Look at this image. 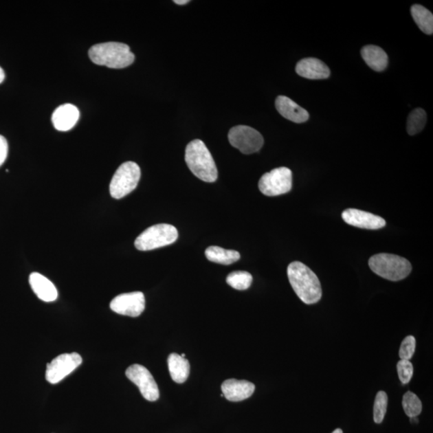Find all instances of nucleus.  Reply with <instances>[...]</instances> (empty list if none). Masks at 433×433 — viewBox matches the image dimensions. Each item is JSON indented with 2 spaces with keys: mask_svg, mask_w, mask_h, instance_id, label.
Returning a JSON list of instances; mask_svg holds the SVG:
<instances>
[{
  "mask_svg": "<svg viewBox=\"0 0 433 433\" xmlns=\"http://www.w3.org/2000/svg\"><path fill=\"white\" fill-rule=\"evenodd\" d=\"M287 276L293 290L306 304H314L321 300L319 278L305 264L297 261L291 263L287 267Z\"/></svg>",
  "mask_w": 433,
  "mask_h": 433,
  "instance_id": "1",
  "label": "nucleus"
},
{
  "mask_svg": "<svg viewBox=\"0 0 433 433\" xmlns=\"http://www.w3.org/2000/svg\"><path fill=\"white\" fill-rule=\"evenodd\" d=\"M185 160L190 171L201 181L212 183L218 179V168L214 158L201 140H194L188 144Z\"/></svg>",
  "mask_w": 433,
  "mask_h": 433,
  "instance_id": "2",
  "label": "nucleus"
},
{
  "mask_svg": "<svg viewBox=\"0 0 433 433\" xmlns=\"http://www.w3.org/2000/svg\"><path fill=\"white\" fill-rule=\"evenodd\" d=\"M89 55L94 64L115 69H124L131 65L135 60L130 47L118 42L98 43L90 48Z\"/></svg>",
  "mask_w": 433,
  "mask_h": 433,
  "instance_id": "3",
  "label": "nucleus"
},
{
  "mask_svg": "<svg viewBox=\"0 0 433 433\" xmlns=\"http://www.w3.org/2000/svg\"><path fill=\"white\" fill-rule=\"evenodd\" d=\"M370 269L388 280L397 282L407 278L412 271V265L406 258L391 254H377L369 259Z\"/></svg>",
  "mask_w": 433,
  "mask_h": 433,
  "instance_id": "4",
  "label": "nucleus"
},
{
  "mask_svg": "<svg viewBox=\"0 0 433 433\" xmlns=\"http://www.w3.org/2000/svg\"><path fill=\"white\" fill-rule=\"evenodd\" d=\"M178 238L175 226L157 224L151 226L140 234L135 241V247L142 252L155 249L175 243Z\"/></svg>",
  "mask_w": 433,
  "mask_h": 433,
  "instance_id": "5",
  "label": "nucleus"
},
{
  "mask_svg": "<svg viewBox=\"0 0 433 433\" xmlns=\"http://www.w3.org/2000/svg\"><path fill=\"white\" fill-rule=\"evenodd\" d=\"M141 179V168L137 163L127 162L122 164L111 181L110 195L115 199H123L136 189Z\"/></svg>",
  "mask_w": 433,
  "mask_h": 433,
  "instance_id": "6",
  "label": "nucleus"
},
{
  "mask_svg": "<svg viewBox=\"0 0 433 433\" xmlns=\"http://www.w3.org/2000/svg\"><path fill=\"white\" fill-rule=\"evenodd\" d=\"M258 188L268 197L285 195L292 189V172L286 167L274 168L260 178Z\"/></svg>",
  "mask_w": 433,
  "mask_h": 433,
  "instance_id": "7",
  "label": "nucleus"
},
{
  "mask_svg": "<svg viewBox=\"0 0 433 433\" xmlns=\"http://www.w3.org/2000/svg\"><path fill=\"white\" fill-rule=\"evenodd\" d=\"M229 142L233 147L244 154L257 153L264 144L263 137L256 129L245 125H238L230 130Z\"/></svg>",
  "mask_w": 433,
  "mask_h": 433,
  "instance_id": "8",
  "label": "nucleus"
},
{
  "mask_svg": "<svg viewBox=\"0 0 433 433\" xmlns=\"http://www.w3.org/2000/svg\"><path fill=\"white\" fill-rule=\"evenodd\" d=\"M127 378L136 384L143 397L148 401H156L160 397L157 384L149 370L140 364L130 366L125 372Z\"/></svg>",
  "mask_w": 433,
  "mask_h": 433,
  "instance_id": "9",
  "label": "nucleus"
},
{
  "mask_svg": "<svg viewBox=\"0 0 433 433\" xmlns=\"http://www.w3.org/2000/svg\"><path fill=\"white\" fill-rule=\"evenodd\" d=\"M82 364L81 356L78 353L62 354L47 364L46 379L47 382L56 384L64 379Z\"/></svg>",
  "mask_w": 433,
  "mask_h": 433,
  "instance_id": "10",
  "label": "nucleus"
},
{
  "mask_svg": "<svg viewBox=\"0 0 433 433\" xmlns=\"http://www.w3.org/2000/svg\"><path fill=\"white\" fill-rule=\"evenodd\" d=\"M110 308L119 315L138 317L146 308V298L140 291L122 293L111 301Z\"/></svg>",
  "mask_w": 433,
  "mask_h": 433,
  "instance_id": "11",
  "label": "nucleus"
},
{
  "mask_svg": "<svg viewBox=\"0 0 433 433\" xmlns=\"http://www.w3.org/2000/svg\"><path fill=\"white\" fill-rule=\"evenodd\" d=\"M342 218L346 224L361 229L379 230L386 225V221L381 216L357 209L345 210Z\"/></svg>",
  "mask_w": 433,
  "mask_h": 433,
  "instance_id": "12",
  "label": "nucleus"
},
{
  "mask_svg": "<svg viewBox=\"0 0 433 433\" xmlns=\"http://www.w3.org/2000/svg\"><path fill=\"white\" fill-rule=\"evenodd\" d=\"M255 386L247 380L230 379L221 384L223 396L231 402L243 401L252 396Z\"/></svg>",
  "mask_w": 433,
  "mask_h": 433,
  "instance_id": "13",
  "label": "nucleus"
},
{
  "mask_svg": "<svg viewBox=\"0 0 433 433\" xmlns=\"http://www.w3.org/2000/svg\"><path fill=\"white\" fill-rule=\"evenodd\" d=\"M80 118V111L75 105L65 104L59 106L52 114L53 125L58 131H69Z\"/></svg>",
  "mask_w": 433,
  "mask_h": 433,
  "instance_id": "14",
  "label": "nucleus"
},
{
  "mask_svg": "<svg viewBox=\"0 0 433 433\" xmlns=\"http://www.w3.org/2000/svg\"><path fill=\"white\" fill-rule=\"evenodd\" d=\"M296 71L298 76L309 80H324L331 75L329 67L315 58H307L298 63Z\"/></svg>",
  "mask_w": 433,
  "mask_h": 433,
  "instance_id": "15",
  "label": "nucleus"
},
{
  "mask_svg": "<svg viewBox=\"0 0 433 433\" xmlns=\"http://www.w3.org/2000/svg\"><path fill=\"white\" fill-rule=\"evenodd\" d=\"M276 107L278 112L284 118L291 120V122L300 124L306 122L309 119V113L306 109L300 107L295 101L285 96H278L276 100Z\"/></svg>",
  "mask_w": 433,
  "mask_h": 433,
  "instance_id": "16",
  "label": "nucleus"
},
{
  "mask_svg": "<svg viewBox=\"0 0 433 433\" xmlns=\"http://www.w3.org/2000/svg\"><path fill=\"white\" fill-rule=\"evenodd\" d=\"M29 283L34 293L42 301L49 302L56 300L58 292L54 284L41 274L32 273L29 277Z\"/></svg>",
  "mask_w": 433,
  "mask_h": 433,
  "instance_id": "17",
  "label": "nucleus"
},
{
  "mask_svg": "<svg viewBox=\"0 0 433 433\" xmlns=\"http://www.w3.org/2000/svg\"><path fill=\"white\" fill-rule=\"evenodd\" d=\"M361 55L370 69L377 71H382L386 69L388 64V57L381 47L368 45L363 47Z\"/></svg>",
  "mask_w": 433,
  "mask_h": 433,
  "instance_id": "18",
  "label": "nucleus"
},
{
  "mask_svg": "<svg viewBox=\"0 0 433 433\" xmlns=\"http://www.w3.org/2000/svg\"><path fill=\"white\" fill-rule=\"evenodd\" d=\"M168 367L173 381L183 384L189 377L190 365L189 361L180 355L172 353L168 357Z\"/></svg>",
  "mask_w": 433,
  "mask_h": 433,
  "instance_id": "19",
  "label": "nucleus"
},
{
  "mask_svg": "<svg viewBox=\"0 0 433 433\" xmlns=\"http://www.w3.org/2000/svg\"><path fill=\"white\" fill-rule=\"evenodd\" d=\"M206 257L209 261L223 265H230L238 261L240 254L236 250L219 247H210L206 249Z\"/></svg>",
  "mask_w": 433,
  "mask_h": 433,
  "instance_id": "20",
  "label": "nucleus"
},
{
  "mask_svg": "<svg viewBox=\"0 0 433 433\" xmlns=\"http://www.w3.org/2000/svg\"><path fill=\"white\" fill-rule=\"evenodd\" d=\"M411 13L414 21L423 32L427 35L433 33V16L430 11L421 5L415 4L411 8Z\"/></svg>",
  "mask_w": 433,
  "mask_h": 433,
  "instance_id": "21",
  "label": "nucleus"
},
{
  "mask_svg": "<svg viewBox=\"0 0 433 433\" xmlns=\"http://www.w3.org/2000/svg\"><path fill=\"white\" fill-rule=\"evenodd\" d=\"M427 122V114L422 109L413 110L409 114L407 122V130L409 135L413 136L421 133L425 128Z\"/></svg>",
  "mask_w": 433,
  "mask_h": 433,
  "instance_id": "22",
  "label": "nucleus"
},
{
  "mask_svg": "<svg viewBox=\"0 0 433 433\" xmlns=\"http://www.w3.org/2000/svg\"><path fill=\"white\" fill-rule=\"evenodd\" d=\"M253 277L247 271H234L226 278V282L238 291L247 290L252 285Z\"/></svg>",
  "mask_w": 433,
  "mask_h": 433,
  "instance_id": "23",
  "label": "nucleus"
},
{
  "mask_svg": "<svg viewBox=\"0 0 433 433\" xmlns=\"http://www.w3.org/2000/svg\"><path fill=\"white\" fill-rule=\"evenodd\" d=\"M402 406L404 412L410 418L420 415L422 412L421 399L412 392H408L403 395Z\"/></svg>",
  "mask_w": 433,
  "mask_h": 433,
  "instance_id": "24",
  "label": "nucleus"
},
{
  "mask_svg": "<svg viewBox=\"0 0 433 433\" xmlns=\"http://www.w3.org/2000/svg\"><path fill=\"white\" fill-rule=\"evenodd\" d=\"M388 396L387 394L383 391H380L377 394L375 397L374 403V421L377 423H380L384 421L385 414L387 412L388 407Z\"/></svg>",
  "mask_w": 433,
  "mask_h": 433,
  "instance_id": "25",
  "label": "nucleus"
},
{
  "mask_svg": "<svg viewBox=\"0 0 433 433\" xmlns=\"http://www.w3.org/2000/svg\"><path fill=\"white\" fill-rule=\"evenodd\" d=\"M397 373L402 384L410 382L413 375V366L410 360H399L397 363Z\"/></svg>",
  "mask_w": 433,
  "mask_h": 433,
  "instance_id": "26",
  "label": "nucleus"
},
{
  "mask_svg": "<svg viewBox=\"0 0 433 433\" xmlns=\"http://www.w3.org/2000/svg\"><path fill=\"white\" fill-rule=\"evenodd\" d=\"M416 350V339L409 335L404 339L399 348V355L401 359L410 360Z\"/></svg>",
  "mask_w": 433,
  "mask_h": 433,
  "instance_id": "27",
  "label": "nucleus"
},
{
  "mask_svg": "<svg viewBox=\"0 0 433 433\" xmlns=\"http://www.w3.org/2000/svg\"><path fill=\"white\" fill-rule=\"evenodd\" d=\"M8 144L6 138L0 135V166L3 165L8 157Z\"/></svg>",
  "mask_w": 433,
  "mask_h": 433,
  "instance_id": "28",
  "label": "nucleus"
},
{
  "mask_svg": "<svg viewBox=\"0 0 433 433\" xmlns=\"http://www.w3.org/2000/svg\"><path fill=\"white\" fill-rule=\"evenodd\" d=\"M4 79H5L4 71L3 70L2 67H0V84L3 83Z\"/></svg>",
  "mask_w": 433,
  "mask_h": 433,
  "instance_id": "29",
  "label": "nucleus"
},
{
  "mask_svg": "<svg viewBox=\"0 0 433 433\" xmlns=\"http://www.w3.org/2000/svg\"><path fill=\"white\" fill-rule=\"evenodd\" d=\"M173 3H175L178 5H185L188 3H190V1L189 0H175V1H173Z\"/></svg>",
  "mask_w": 433,
  "mask_h": 433,
  "instance_id": "30",
  "label": "nucleus"
},
{
  "mask_svg": "<svg viewBox=\"0 0 433 433\" xmlns=\"http://www.w3.org/2000/svg\"><path fill=\"white\" fill-rule=\"evenodd\" d=\"M410 421H411L412 422H416V423H418V421H418V419H417V417H411V418H410Z\"/></svg>",
  "mask_w": 433,
  "mask_h": 433,
  "instance_id": "31",
  "label": "nucleus"
},
{
  "mask_svg": "<svg viewBox=\"0 0 433 433\" xmlns=\"http://www.w3.org/2000/svg\"><path fill=\"white\" fill-rule=\"evenodd\" d=\"M332 433H343V431H342L340 428H337V430Z\"/></svg>",
  "mask_w": 433,
  "mask_h": 433,
  "instance_id": "32",
  "label": "nucleus"
},
{
  "mask_svg": "<svg viewBox=\"0 0 433 433\" xmlns=\"http://www.w3.org/2000/svg\"><path fill=\"white\" fill-rule=\"evenodd\" d=\"M181 357H183V358H186V354L183 353V354H181Z\"/></svg>",
  "mask_w": 433,
  "mask_h": 433,
  "instance_id": "33",
  "label": "nucleus"
}]
</instances>
